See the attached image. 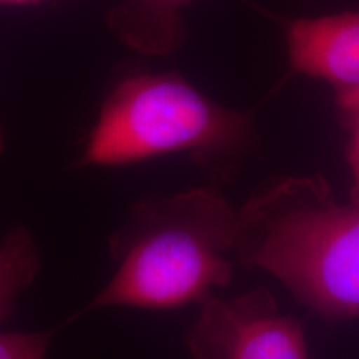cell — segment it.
Returning <instances> with one entry per match:
<instances>
[{
	"instance_id": "5",
	"label": "cell",
	"mask_w": 359,
	"mask_h": 359,
	"mask_svg": "<svg viewBox=\"0 0 359 359\" xmlns=\"http://www.w3.org/2000/svg\"><path fill=\"white\" fill-rule=\"evenodd\" d=\"M285 37L291 74L359 90V11L290 20Z\"/></svg>"
},
{
	"instance_id": "2",
	"label": "cell",
	"mask_w": 359,
	"mask_h": 359,
	"mask_svg": "<svg viewBox=\"0 0 359 359\" xmlns=\"http://www.w3.org/2000/svg\"><path fill=\"white\" fill-rule=\"evenodd\" d=\"M235 258L330 321L359 318V201L321 177H286L238 208Z\"/></svg>"
},
{
	"instance_id": "10",
	"label": "cell",
	"mask_w": 359,
	"mask_h": 359,
	"mask_svg": "<svg viewBox=\"0 0 359 359\" xmlns=\"http://www.w3.org/2000/svg\"><path fill=\"white\" fill-rule=\"evenodd\" d=\"M45 2L48 0H0V7H32Z\"/></svg>"
},
{
	"instance_id": "7",
	"label": "cell",
	"mask_w": 359,
	"mask_h": 359,
	"mask_svg": "<svg viewBox=\"0 0 359 359\" xmlns=\"http://www.w3.org/2000/svg\"><path fill=\"white\" fill-rule=\"evenodd\" d=\"M40 253L27 226H15L0 245V326L15 311L17 299L37 278Z\"/></svg>"
},
{
	"instance_id": "8",
	"label": "cell",
	"mask_w": 359,
	"mask_h": 359,
	"mask_svg": "<svg viewBox=\"0 0 359 359\" xmlns=\"http://www.w3.org/2000/svg\"><path fill=\"white\" fill-rule=\"evenodd\" d=\"M341 122L348 132V165L351 170V200L359 201V90L336 92Z\"/></svg>"
},
{
	"instance_id": "6",
	"label": "cell",
	"mask_w": 359,
	"mask_h": 359,
	"mask_svg": "<svg viewBox=\"0 0 359 359\" xmlns=\"http://www.w3.org/2000/svg\"><path fill=\"white\" fill-rule=\"evenodd\" d=\"M196 0H118L107 15L115 39L143 55L168 57L187 40L183 13Z\"/></svg>"
},
{
	"instance_id": "9",
	"label": "cell",
	"mask_w": 359,
	"mask_h": 359,
	"mask_svg": "<svg viewBox=\"0 0 359 359\" xmlns=\"http://www.w3.org/2000/svg\"><path fill=\"white\" fill-rule=\"evenodd\" d=\"M52 333H0V359H45Z\"/></svg>"
},
{
	"instance_id": "11",
	"label": "cell",
	"mask_w": 359,
	"mask_h": 359,
	"mask_svg": "<svg viewBox=\"0 0 359 359\" xmlns=\"http://www.w3.org/2000/svg\"><path fill=\"white\" fill-rule=\"evenodd\" d=\"M4 150H6V133H4L2 125H0V155H2Z\"/></svg>"
},
{
	"instance_id": "4",
	"label": "cell",
	"mask_w": 359,
	"mask_h": 359,
	"mask_svg": "<svg viewBox=\"0 0 359 359\" xmlns=\"http://www.w3.org/2000/svg\"><path fill=\"white\" fill-rule=\"evenodd\" d=\"M185 344L193 359H309L302 325L283 314L264 288L210 298L187 330Z\"/></svg>"
},
{
	"instance_id": "3",
	"label": "cell",
	"mask_w": 359,
	"mask_h": 359,
	"mask_svg": "<svg viewBox=\"0 0 359 359\" xmlns=\"http://www.w3.org/2000/svg\"><path fill=\"white\" fill-rule=\"evenodd\" d=\"M250 140L248 114L215 102L175 72H147L110 88L75 165L116 168L187 154L219 170Z\"/></svg>"
},
{
	"instance_id": "1",
	"label": "cell",
	"mask_w": 359,
	"mask_h": 359,
	"mask_svg": "<svg viewBox=\"0 0 359 359\" xmlns=\"http://www.w3.org/2000/svg\"><path fill=\"white\" fill-rule=\"evenodd\" d=\"M238 208L215 187L137 201L109 238L115 271L83 313L201 304L233 280Z\"/></svg>"
}]
</instances>
